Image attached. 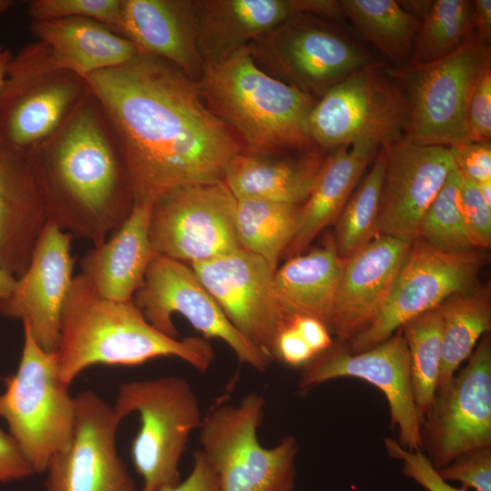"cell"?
<instances>
[{
	"label": "cell",
	"mask_w": 491,
	"mask_h": 491,
	"mask_svg": "<svg viewBox=\"0 0 491 491\" xmlns=\"http://www.w3.org/2000/svg\"><path fill=\"white\" fill-rule=\"evenodd\" d=\"M123 154L135 202L185 185L224 180L245 148L205 105L198 83L174 65L137 54L86 78Z\"/></svg>",
	"instance_id": "1"
},
{
	"label": "cell",
	"mask_w": 491,
	"mask_h": 491,
	"mask_svg": "<svg viewBox=\"0 0 491 491\" xmlns=\"http://www.w3.org/2000/svg\"><path fill=\"white\" fill-rule=\"evenodd\" d=\"M27 154L47 223L95 246L131 213L129 173L110 120L92 91L57 132Z\"/></svg>",
	"instance_id": "2"
},
{
	"label": "cell",
	"mask_w": 491,
	"mask_h": 491,
	"mask_svg": "<svg viewBox=\"0 0 491 491\" xmlns=\"http://www.w3.org/2000/svg\"><path fill=\"white\" fill-rule=\"evenodd\" d=\"M56 355L60 377L68 386L95 365L129 366L171 356L205 372L215 358L206 339L163 334L133 301L101 297L81 275L74 277L63 307Z\"/></svg>",
	"instance_id": "3"
},
{
	"label": "cell",
	"mask_w": 491,
	"mask_h": 491,
	"mask_svg": "<svg viewBox=\"0 0 491 491\" xmlns=\"http://www.w3.org/2000/svg\"><path fill=\"white\" fill-rule=\"evenodd\" d=\"M208 109L237 136L245 150L279 154L317 146L307 129L314 97L271 76L248 46L205 65L197 82Z\"/></svg>",
	"instance_id": "4"
},
{
	"label": "cell",
	"mask_w": 491,
	"mask_h": 491,
	"mask_svg": "<svg viewBox=\"0 0 491 491\" xmlns=\"http://www.w3.org/2000/svg\"><path fill=\"white\" fill-rule=\"evenodd\" d=\"M265 399L256 393L237 404L223 403L203 416L199 449L212 467L218 491H292L297 439L286 436L265 447L257 437Z\"/></svg>",
	"instance_id": "5"
},
{
	"label": "cell",
	"mask_w": 491,
	"mask_h": 491,
	"mask_svg": "<svg viewBox=\"0 0 491 491\" xmlns=\"http://www.w3.org/2000/svg\"><path fill=\"white\" fill-rule=\"evenodd\" d=\"M24 343L16 372L5 379L0 417L35 473L45 472L73 437L75 398L60 377L56 352H46L23 324Z\"/></svg>",
	"instance_id": "6"
},
{
	"label": "cell",
	"mask_w": 491,
	"mask_h": 491,
	"mask_svg": "<svg viewBox=\"0 0 491 491\" xmlns=\"http://www.w3.org/2000/svg\"><path fill=\"white\" fill-rule=\"evenodd\" d=\"M113 406L123 419L134 412L139 416L131 458L143 480L140 491H160L180 482L182 456L203 420L190 383L179 376L122 383Z\"/></svg>",
	"instance_id": "7"
},
{
	"label": "cell",
	"mask_w": 491,
	"mask_h": 491,
	"mask_svg": "<svg viewBox=\"0 0 491 491\" xmlns=\"http://www.w3.org/2000/svg\"><path fill=\"white\" fill-rule=\"evenodd\" d=\"M488 65L487 44L473 34L438 60L391 70L390 77L405 101V137L419 145L446 147L466 142L467 100Z\"/></svg>",
	"instance_id": "8"
},
{
	"label": "cell",
	"mask_w": 491,
	"mask_h": 491,
	"mask_svg": "<svg viewBox=\"0 0 491 491\" xmlns=\"http://www.w3.org/2000/svg\"><path fill=\"white\" fill-rule=\"evenodd\" d=\"M247 46L258 65L313 97L376 63L333 25L307 14H293Z\"/></svg>",
	"instance_id": "9"
},
{
	"label": "cell",
	"mask_w": 491,
	"mask_h": 491,
	"mask_svg": "<svg viewBox=\"0 0 491 491\" xmlns=\"http://www.w3.org/2000/svg\"><path fill=\"white\" fill-rule=\"evenodd\" d=\"M483 251L446 253L415 238L379 312L364 331L345 343L346 348L350 353L367 350L450 296L477 288L486 259Z\"/></svg>",
	"instance_id": "10"
},
{
	"label": "cell",
	"mask_w": 491,
	"mask_h": 491,
	"mask_svg": "<svg viewBox=\"0 0 491 491\" xmlns=\"http://www.w3.org/2000/svg\"><path fill=\"white\" fill-rule=\"evenodd\" d=\"M406 122L400 91L374 63L329 88L313 106L307 129L321 150L354 141H368L380 148L405 137Z\"/></svg>",
	"instance_id": "11"
},
{
	"label": "cell",
	"mask_w": 491,
	"mask_h": 491,
	"mask_svg": "<svg viewBox=\"0 0 491 491\" xmlns=\"http://www.w3.org/2000/svg\"><path fill=\"white\" fill-rule=\"evenodd\" d=\"M236 202L224 181L185 185L160 196L149 223L155 255L192 265L240 248Z\"/></svg>",
	"instance_id": "12"
},
{
	"label": "cell",
	"mask_w": 491,
	"mask_h": 491,
	"mask_svg": "<svg viewBox=\"0 0 491 491\" xmlns=\"http://www.w3.org/2000/svg\"><path fill=\"white\" fill-rule=\"evenodd\" d=\"M132 301L166 336L177 338L173 316L180 314L205 338L225 342L240 363L259 372L272 363L232 325L191 266L183 262L155 256Z\"/></svg>",
	"instance_id": "13"
},
{
	"label": "cell",
	"mask_w": 491,
	"mask_h": 491,
	"mask_svg": "<svg viewBox=\"0 0 491 491\" xmlns=\"http://www.w3.org/2000/svg\"><path fill=\"white\" fill-rule=\"evenodd\" d=\"M468 358L463 369L436 392L421 424V449L436 469L468 450L491 446L489 333Z\"/></svg>",
	"instance_id": "14"
},
{
	"label": "cell",
	"mask_w": 491,
	"mask_h": 491,
	"mask_svg": "<svg viewBox=\"0 0 491 491\" xmlns=\"http://www.w3.org/2000/svg\"><path fill=\"white\" fill-rule=\"evenodd\" d=\"M355 377L377 387L386 396L391 426L407 450H421L419 420L414 401L408 348L401 328L382 343L359 353L334 344L303 366L297 389L306 393L327 381Z\"/></svg>",
	"instance_id": "15"
},
{
	"label": "cell",
	"mask_w": 491,
	"mask_h": 491,
	"mask_svg": "<svg viewBox=\"0 0 491 491\" xmlns=\"http://www.w3.org/2000/svg\"><path fill=\"white\" fill-rule=\"evenodd\" d=\"M232 325L271 361L288 317L274 290L273 269L243 248L190 265Z\"/></svg>",
	"instance_id": "16"
},
{
	"label": "cell",
	"mask_w": 491,
	"mask_h": 491,
	"mask_svg": "<svg viewBox=\"0 0 491 491\" xmlns=\"http://www.w3.org/2000/svg\"><path fill=\"white\" fill-rule=\"evenodd\" d=\"M75 398V422L68 447L50 460L45 491H136L116 448L123 418L92 390Z\"/></svg>",
	"instance_id": "17"
},
{
	"label": "cell",
	"mask_w": 491,
	"mask_h": 491,
	"mask_svg": "<svg viewBox=\"0 0 491 491\" xmlns=\"http://www.w3.org/2000/svg\"><path fill=\"white\" fill-rule=\"evenodd\" d=\"M386 148L376 236L414 240L455 163L448 147L419 145L406 137Z\"/></svg>",
	"instance_id": "18"
},
{
	"label": "cell",
	"mask_w": 491,
	"mask_h": 491,
	"mask_svg": "<svg viewBox=\"0 0 491 491\" xmlns=\"http://www.w3.org/2000/svg\"><path fill=\"white\" fill-rule=\"evenodd\" d=\"M72 237L47 223L27 267L1 307V315L20 319L37 344L50 353L58 348L61 315L74 279Z\"/></svg>",
	"instance_id": "19"
},
{
	"label": "cell",
	"mask_w": 491,
	"mask_h": 491,
	"mask_svg": "<svg viewBox=\"0 0 491 491\" xmlns=\"http://www.w3.org/2000/svg\"><path fill=\"white\" fill-rule=\"evenodd\" d=\"M91 89L85 78L68 71L7 72L0 94V137L29 152L65 123Z\"/></svg>",
	"instance_id": "20"
},
{
	"label": "cell",
	"mask_w": 491,
	"mask_h": 491,
	"mask_svg": "<svg viewBox=\"0 0 491 491\" xmlns=\"http://www.w3.org/2000/svg\"><path fill=\"white\" fill-rule=\"evenodd\" d=\"M413 240L378 235L346 259L329 331L348 343L386 301Z\"/></svg>",
	"instance_id": "21"
},
{
	"label": "cell",
	"mask_w": 491,
	"mask_h": 491,
	"mask_svg": "<svg viewBox=\"0 0 491 491\" xmlns=\"http://www.w3.org/2000/svg\"><path fill=\"white\" fill-rule=\"evenodd\" d=\"M201 1L122 0L121 35L139 55L163 59L198 82L205 63L198 49Z\"/></svg>",
	"instance_id": "22"
},
{
	"label": "cell",
	"mask_w": 491,
	"mask_h": 491,
	"mask_svg": "<svg viewBox=\"0 0 491 491\" xmlns=\"http://www.w3.org/2000/svg\"><path fill=\"white\" fill-rule=\"evenodd\" d=\"M47 219L26 152L0 137V263L19 276Z\"/></svg>",
	"instance_id": "23"
},
{
	"label": "cell",
	"mask_w": 491,
	"mask_h": 491,
	"mask_svg": "<svg viewBox=\"0 0 491 491\" xmlns=\"http://www.w3.org/2000/svg\"><path fill=\"white\" fill-rule=\"evenodd\" d=\"M153 204L135 202L123 224L104 243L82 257L80 275L101 297L132 301L156 256L150 241Z\"/></svg>",
	"instance_id": "24"
},
{
	"label": "cell",
	"mask_w": 491,
	"mask_h": 491,
	"mask_svg": "<svg viewBox=\"0 0 491 491\" xmlns=\"http://www.w3.org/2000/svg\"><path fill=\"white\" fill-rule=\"evenodd\" d=\"M30 29L52 71H68L85 79L98 71L119 66L138 54L128 39L88 18L32 21Z\"/></svg>",
	"instance_id": "25"
},
{
	"label": "cell",
	"mask_w": 491,
	"mask_h": 491,
	"mask_svg": "<svg viewBox=\"0 0 491 491\" xmlns=\"http://www.w3.org/2000/svg\"><path fill=\"white\" fill-rule=\"evenodd\" d=\"M321 151L268 154L244 149L228 163L223 181L236 199L303 205L325 162Z\"/></svg>",
	"instance_id": "26"
},
{
	"label": "cell",
	"mask_w": 491,
	"mask_h": 491,
	"mask_svg": "<svg viewBox=\"0 0 491 491\" xmlns=\"http://www.w3.org/2000/svg\"><path fill=\"white\" fill-rule=\"evenodd\" d=\"M379 147L368 141L345 144L326 157L316 184L302 205L297 231L285 255L303 254L316 236L336 223Z\"/></svg>",
	"instance_id": "27"
},
{
	"label": "cell",
	"mask_w": 491,
	"mask_h": 491,
	"mask_svg": "<svg viewBox=\"0 0 491 491\" xmlns=\"http://www.w3.org/2000/svg\"><path fill=\"white\" fill-rule=\"evenodd\" d=\"M293 14L294 0L201 1L198 49L205 65L247 46Z\"/></svg>",
	"instance_id": "28"
},
{
	"label": "cell",
	"mask_w": 491,
	"mask_h": 491,
	"mask_svg": "<svg viewBox=\"0 0 491 491\" xmlns=\"http://www.w3.org/2000/svg\"><path fill=\"white\" fill-rule=\"evenodd\" d=\"M345 262L334 237H329L322 246L290 257L276 268L275 295L287 317L311 316L328 328Z\"/></svg>",
	"instance_id": "29"
},
{
	"label": "cell",
	"mask_w": 491,
	"mask_h": 491,
	"mask_svg": "<svg viewBox=\"0 0 491 491\" xmlns=\"http://www.w3.org/2000/svg\"><path fill=\"white\" fill-rule=\"evenodd\" d=\"M437 309L442 324V360L436 392L450 382L479 339L490 332V289L478 286L468 292L454 294Z\"/></svg>",
	"instance_id": "30"
},
{
	"label": "cell",
	"mask_w": 491,
	"mask_h": 491,
	"mask_svg": "<svg viewBox=\"0 0 491 491\" xmlns=\"http://www.w3.org/2000/svg\"><path fill=\"white\" fill-rule=\"evenodd\" d=\"M235 231L241 248L266 260L275 270L294 238L302 205L264 199H236Z\"/></svg>",
	"instance_id": "31"
},
{
	"label": "cell",
	"mask_w": 491,
	"mask_h": 491,
	"mask_svg": "<svg viewBox=\"0 0 491 491\" xmlns=\"http://www.w3.org/2000/svg\"><path fill=\"white\" fill-rule=\"evenodd\" d=\"M338 3L342 13L365 39L395 63L407 64L420 19L408 12L400 1L341 0Z\"/></svg>",
	"instance_id": "32"
},
{
	"label": "cell",
	"mask_w": 491,
	"mask_h": 491,
	"mask_svg": "<svg viewBox=\"0 0 491 491\" xmlns=\"http://www.w3.org/2000/svg\"><path fill=\"white\" fill-rule=\"evenodd\" d=\"M441 329L437 307L401 327L408 348L413 396L421 424L436 395L442 360Z\"/></svg>",
	"instance_id": "33"
},
{
	"label": "cell",
	"mask_w": 491,
	"mask_h": 491,
	"mask_svg": "<svg viewBox=\"0 0 491 491\" xmlns=\"http://www.w3.org/2000/svg\"><path fill=\"white\" fill-rule=\"evenodd\" d=\"M473 34L472 1H431L420 20L407 64L438 60L456 50Z\"/></svg>",
	"instance_id": "34"
},
{
	"label": "cell",
	"mask_w": 491,
	"mask_h": 491,
	"mask_svg": "<svg viewBox=\"0 0 491 491\" xmlns=\"http://www.w3.org/2000/svg\"><path fill=\"white\" fill-rule=\"evenodd\" d=\"M386 161V145L380 147L364 180L354 190L336 221L337 252L346 259L376 237L379 198Z\"/></svg>",
	"instance_id": "35"
},
{
	"label": "cell",
	"mask_w": 491,
	"mask_h": 491,
	"mask_svg": "<svg viewBox=\"0 0 491 491\" xmlns=\"http://www.w3.org/2000/svg\"><path fill=\"white\" fill-rule=\"evenodd\" d=\"M462 176L456 165L425 212L417 237L446 253H461L474 247L465 222L461 200Z\"/></svg>",
	"instance_id": "36"
},
{
	"label": "cell",
	"mask_w": 491,
	"mask_h": 491,
	"mask_svg": "<svg viewBox=\"0 0 491 491\" xmlns=\"http://www.w3.org/2000/svg\"><path fill=\"white\" fill-rule=\"evenodd\" d=\"M27 14L32 21L88 18L121 35L122 0H34L28 4Z\"/></svg>",
	"instance_id": "37"
},
{
	"label": "cell",
	"mask_w": 491,
	"mask_h": 491,
	"mask_svg": "<svg viewBox=\"0 0 491 491\" xmlns=\"http://www.w3.org/2000/svg\"><path fill=\"white\" fill-rule=\"evenodd\" d=\"M445 481H456L466 489L491 491V446L468 450L436 469Z\"/></svg>",
	"instance_id": "38"
},
{
	"label": "cell",
	"mask_w": 491,
	"mask_h": 491,
	"mask_svg": "<svg viewBox=\"0 0 491 491\" xmlns=\"http://www.w3.org/2000/svg\"><path fill=\"white\" fill-rule=\"evenodd\" d=\"M466 137L471 142H490L491 138V67L478 75L470 92L466 110Z\"/></svg>",
	"instance_id": "39"
},
{
	"label": "cell",
	"mask_w": 491,
	"mask_h": 491,
	"mask_svg": "<svg viewBox=\"0 0 491 491\" xmlns=\"http://www.w3.org/2000/svg\"><path fill=\"white\" fill-rule=\"evenodd\" d=\"M387 453L393 458L402 461V473L416 481L427 491H467L454 487L438 475L427 456L421 450H407L396 439L386 437L384 440Z\"/></svg>",
	"instance_id": "40"
},
{
	"label": "cell",
	"mask_w": 491,
	"mask_h": 491,
	"mask_svg": "<svg viewBox=\"0 0 491 491\" xmlns=\"http://www.w3.org/2000/svg\"><path fill=\"white\" fill-rule=\"evenodd\" d=\"M461 200L466 225L474 247L487 250L491 246V207L482 198L477 184L463 176Z\"/></svg>",
	"instance_id": "41"
},
{
	"label": "cell",
	"mask_w": 491,
	"mask_h": 491,
	"mask_svg": "<svg viewBox=\"0 0 491 491\" xmlns=\"http://www.w3.org/2000/svg\"><path fill=\"white\" fill-rule=\"evenodd\" d=\"M460 175L476 184L491 180L490 142L464 143L448 147Z\"/></svg>",
	"instance_id": "42"
},
{
	"label": "cell",
	"mask_w": 491,
	"mask_h": 491,
	"mask_svg": "<svg viewBox=\"0 0 491 491\" xmlns=\"http://www.w3.org/2000/svg\"><path fill=\"white\" fill-rule=\"evenodd\" d=\"M34 473L14 438L0 427V483L24 479Z\"/></svg>",
	"instance_id": "43"
},
{
	"label": "cell",
	"mask_w": 491,
	"mask_h": 491,
	"mask_svg": "<svg viewBox=\"0 0 491 491\" xmlns=\"http://www.w3.org/2000/svg\"><path fill=\"white\" fill-rule=\"evenodd\" d=\"M275 356L288 366L303 367L316 354L287 322L276 337Z\"/></svg>",
	"instance_id": "44"
},
{
	"label": "cell",
	"mask_w": 491,
	"mask_h": 491,
	"mask_svg": "<svg viewBox=\"0 0 491 491\" xmlns=\"http://www.w3.org/2000/svg\"><path fill=\"white\" fill-rule=\"evenodd\" d=\"M160 491H218V485L212 467L197 449L193 456L189 475L176 485L164 487Z\"/></svg>",
	"instance_id": "45"
},
{
	"label": "cell",
	"mask_w": 491,
	"mask_h": 491,
	"mask_svg": "<svg viewBox=\"0 0 491 491\" xmlns=\"http://www.w3.org/2000/svg\"><path fill=\"white\" fill-rule=\"evenodd\" d=\"M288 324L302 336L316 355L326 351L333 345L331 333L320 320L307 316H293Z\"/></svg>",
	"instance_id": "46"
},
{
	"label": "cell",
	"mask_w": 491,
	"mask_h": 491,
	"mask_svg": "<svg viewBox=\"0 0 491 491\" xmlns=\"http://www.w3.org/2000/svg\"><path fill=\"white\" fill-rule=\"evenodd\" d=\"M472 21L476 36L487 44L491 37V1H472Z\"/></svg>",
	"instance_id": "47"
},
{
	"label": "cell",
	"mask_w": 491,
	"mask_h": 491,
	"mask_svg": "<svg viewBox=\"0 0 491 491\" xmlns=\"http://www.w3.org/2000/svg\"><path fill=\"white\" fill-rule=\"evenodd\" d=\"M16 278L0 263V304L5 302L12 295L15 287Z\"/></svg>",
	"instance_id": "48"
},
{
	"label": "cell",
	"mask_w": 491,
	"mask_h": 491,
	"mask_svg": "<svg viewBox=\"0 0 491 491\" xmlns=\"http://www.w3.org/2000/svg\"><path fill=\"white\" fill-rule=\"evenodd\" d=\"M13 55L10 50L5 46L0 45V94L6 78L7 67Z\"/></svg>",
	"instance_id": "49"
},
{
	"label": "cell",
	"mask_w": 491,
	"mask_h": 491,
	"mask_svg": "<svg viewBox=\"0 0 491 491\" xmlns=\"http://www.w3.org/2000/svg\"><path fill=\"white\" fill-rule=\"evenodd\" d=\"M480 195L486 204L491 207V180H486L477 184Z\"/></svg>",
	"instance_id": "50"
},
{
	"label": "cell",
	"mask_w": 491,
	"mask_h": 491,
	"mask_svg": "<svg viewBox=\"0 0 491 491\" xmlns=\"http://www.w3.org/2000/svg\"><path fill=\"white\" fill-rule=\"evenodd\" d=\"M14 4L15 2L11 0H0V14L9 10L14 5Z\"/></svg>",
	"instance_id": "51"
},
{
	"label": "cell",
	"mask_w": 491,
	"mask_h": 491,
	"mask_svg": "<svg viewBox=\"0 0 491 491\" xmlns=\"http://www.w3.org/2000/svg\"><path fill=\"white\" fill-rule=\"evenodd\" d=\"M1 307H2V304H0V314H1Z\"/></svg>",
	"instance_id": "52"
}]
</instances>
